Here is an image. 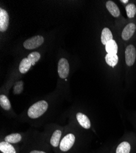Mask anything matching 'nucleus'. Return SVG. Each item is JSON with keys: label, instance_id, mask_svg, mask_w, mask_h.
I'll return each mask as SVG.
<instances>
[{"label": "nucleus", "instance_id": "obj_1", "mask_svg": "<svg viewBox=\"0 0 136 153\" xmlns=\"http://www.w3.org/2000/svg\"><path fill=\"white\" fill-rule=\"evenodd\" d=\"M81 151L82 149L79 148V143L75 134L67 132L63 135L57 153H79Z\"/></svg>", "mask_w": 136, "mask_h": 153}, {"label": "nucleus", "instance_id": "obj_2", "mask_svg": "<svg viewBox=\"0 0 136 153\" xmlns=\"http://www.w3.org/2000/svg\"><path fill=\"white\" fill-rule=\"evenodd\" d=\"M109 153H136V137L130 135L122 138Z\"/></svg>", "mask_w": 136, "mask_h": 153}, {"label": "nucleus", "instance_id": "obj_3", "mask_svg": "<svg viewBox=\"0 0 136 153\" xmlns=\"http://www.w3.org/2000/svg\"><path fill=\"white\" fill-rule=\"evenodd\" d=\"M62 136L63 130L57 128L54 129L50 134L47 135L46 137L43 140V142L54 153H57Z\"/></svg>", "mask_w": 136, "mask_h": 153}, {"label": "nucleus", "instance_id": "obj_4", "mask_svg": "<svg viewBox=\"0 0 136 153\" xmlns=\"http://www.w3.org/2000/svg\"><path fill=\"white\" fill-rule=\"evenodd\" d=\"M49 107L48 102L45 100H40L30 106L27 111V115L31 120H37L47 111Z\"/></svg>", "mask_w": 136, "mask_h": 153}, {"label": "nucleus", "instance_id": "obj_5", "mask_svg": "<svg viewBox=\"0 0 136 153\" xmlns=\"http://www.w3.org/2000/svg\"><path fill=\"white\" fill-rule=\"evenodd\" d=\"M21 153H51L53 152L42 141L41 143H28L21 147Z\"/></svg>", "mask_w": 136, "mask_h": 153}, {"label": "nucleus", "instance_id": "obj_6", "mask_svg": "<svg viewBox=\"0 0 136 153\" xmlns=\"http://www.w3.org/2000/svg\"><path fill=\"white\" fill-rule=\"evenodd\" d=\"M136 31V23L132 22L126 24L123 28L121 33V37L123 41H129L134 36Z\"/></svg>", "mask_w": 136, "mask_h": 153}, {"label": "nucleus", "instance_id": "obj_7", "mask_svg": "<svg viewBox=\"0 0 136 153\" xmlns=\"http://www.w3.org/2000/svg\"><path fill=\"white\" fill-rule=\"evenodd\" d=\"M3 140L8 143L17 145L20 146H22L27 143L26 139L24 138V135L20 133H12L7 135L4 137Z\"/></svg>", "mask_w": 136, "mask_h": 153}, {"label": "nucleus", "instance_id": "obj_8", "mask_svg": "<svg viewBox=\"0 0 136 153\" xmlns=\"http://www.w3.org/2000/svg\"><path fill=\"white\" fill-rule=\"evenodd\" d=\"M125 62L128 67H132L136 59V48L133 44H129L126 46L125 51Z\"/></svg>", "mask_w": 136, "mask_h": 153}, {"label": "nucleus", "instance_id": "obj_9", "mask_svg": "<svg viewBox=\"0 0 136 153\" xmlns=\"http://www.w3.org/2000/svg\"><path fill=\"white\" fill-rule=\"evenodd\" d=\"M43 42L44 38L43 36H35L24 41L23 47L28 50H32L40 47Z\"/></svg>", "mask_w": 136, "mask_h": 153}, {"label": "nucleus", "instance_id": "obj_10", "mask_svg": "<svg viewBox=\"0 0 136 153\" xmlns=\"http://www.w3.org/2000/svg\"><path fill=\"white\" fill-rule=\"evenodd\" d=\"M0 153H21V146L1 140L0 142Z\"/></svg>", "mask_w": 136, "mask_h": 153}, {"label": "nucleus", "instance_id": "obj_11", "mask_svg": "<svg viewBox=\"0 0 136 153\" xmlns=\"http://www.w3.org/2000/svg\"><path fill=\"white\" fill-rule=\"evenodd\" d=\"M57 71L60 79H65L67 77L70 71V66L67 59L63 58L60 59L58 62Z\"/></svg>", "mask_w": 136, "mask_h": 153}, {"label": "nucleus", "instance_id": "obj_12", "mask_svg": "<svg viewBox=\"0 0 136 153\" xmlns=\"http://www.w3.org/2000/svg\"><path fill=\"white\" fill-rule=\"evenodd\" d=\"M76 120L78 124L82 127V128L89 130L92 127V124L89 117L82 112H78L76 113Z\"/></svg>", "mask_w": 136, "mask_h": 153}, {"label": "nucleus", "instance_id": "obj_13", "mask_svg": "<svg viewBox=\"0 0 136 153\" xmlns=\"http://www.w3.org/2000/svg\"><path fill=\"white\" fill-rule=\"evenodd\" d=\"M9 17L6 10L0 9V31L4 32L7 30L9 26Z\"/></svg>", "mask_w": 136, "mask_h": 153}, {"label": "nucleus", "instance_id": "obj_14", "mask_svg": "<svg viewBox=\"0 0 136 153\" xmlns=\"http://www.w3.org/2000/svg\"><path fill=\"white\" fill-rule=\"evenodd\" d=\"M106 7L110 15L115 18L120 17V10L118 6L112 1H107L106 3Z\"/></svg>", "mask_w": 136, "mask_h": 153}, {"label": "nucleus", "instance_id": "obj_15", "mask_svg": "<svg viewBox=\"0 0 136 153\" xmlns=\"http://www.w3.org/2000/svg\"><path fill=\"white\" fill-rule=\"evenodd\" d=\"M105 50L106 51L107 54L117 55L118 47L116 41L112 39L107 42L105 45Z\"/></svg>", "mask_w": 136, "mask_h": 153}, {"label": "nucleus", "instance_id": "obj_16", "mask_svg": "<svg viewBox=\"0 0 136 153\" xmlns=\"http://www.w3.org/2000/svg\"><path fill=\"white\" fill-rule=\"evenodd\" d=\"M112 39H113V34L112 31H110V30L109 28H107V27L104 28L101 31V43L105 45L107 42Z\"/></svg>", "mask_w": 136, "mask_h": 153}, {"label": "nucleus", "instance_id": "obj_17", "mask_svg": "<svg viewBox=\"0 0 136 153\" xmlns=\"http://www.w3.org/2000/svg\"><path fill=\"white\" fill-rule=\"evenodd\" d=\"M0 105L5 111H10L12 108L10 102L8 97L3 94L0 95Z\"/></svg>", "mask_w": 136, "mask_h": 153}, {"label": "nucleus", "instance_id": "obj_18", "mask_svg": "<svg viewBox=\"0 0 136 153\" xmlns=\"http://www.w3.org/2000/svg\"><path fill=\"white\" fill-rule=\"evenodd\" d=\"M105 61L108 66L114 68L117 65L119 58L117 55L106 54V55L105 56Z\"/></svg>", "mask_w": 136, "mask_h": 153}, {"label": "nucleus", "instance_id": "obj_19", "mask_svg": "<svg viewBox=\"0 0 136 153\" xmlns=\"http://www.w3.org/2000/svg\"><path fill=\"white\" fill-rule=\"evenodd\" d=\"M32 64L29 61L28 58H23L20 64L19 71L21 74H25L29 70Z\"/></svg>", "mask_w": 136, "mask_h": 153}, {"label": "nucleus", "instance_id": "obj_20", "mask_svg": "<svg viewBox=\"0 0 136 153\" xmlns=\"http://www.w3.org/2000/svg\"><path fill=\"white\" fill-rule=\"evenodd\" d=\"M126 15L128 19H132L136 16V5L134 3H128L125 6Z\"/></svg>", "mask_w": 136, "mask_h": 153}, {"label": "nucleus", "instance_id": "obj_21", "mask_svg": "<svg viewBox=\"0 0 136 153\" xmlns=\"http://www.w3.org/2000/svg\"><path fill=\"white\" fill-rule=\"evenodd\" d=\"M24 88V83L22 80L17 82L13 87V93L15 95H19L22 93Z\"/></svg>", "mask_w": 136, "mask_h": 153}, {"label": "nucleus", "instance_id": "obj_22", "mask_svg": "<svg viewBox=\"0 0 136 153\" xmlns=\"http://www.w3.org/2000/svg\"><path fill=\"white\" fill-rule=\"evenodd\" d=\"M41 57L40 54L37 52H34L31 53L28 56V59L32 64V66H34L35 63L37 62Z\"/></svg>", "mask_w": 136, "mask_h": 153}, {"label": "nucleus", "instance_id": "obj_23", "mask_svg": "<svg viewBox=\"0 0 136 153\" xmlns=\"http://www.w3.org/2000/svg\"><path fill=\"white\" fill-rule=\"evenodd\" d=\"M120 2L123 3V4H128L129 1H128V0H121Z\"/></svg>", "mask_w": 136, "mask_h": 153}]
</instances>
